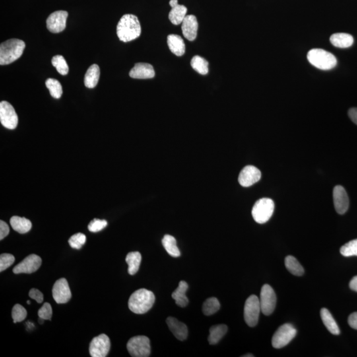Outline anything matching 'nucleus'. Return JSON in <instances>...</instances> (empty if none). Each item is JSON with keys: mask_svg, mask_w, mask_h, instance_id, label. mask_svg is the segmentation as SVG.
Masks as SVG:
<instances>
[{"mask_svg": "<svg viewBox=\"0 0 357 357\" xmlns=\"http://www.w3.org/2000/svg\"><path fill=\"white\" fill-rule=\"evenodd\" d=\"M139 20L135 15L126 14L120 20L117 27V34L119 40L128 43L135 40L141 34Z\"/></svg>", "mask_w": 357, "mask_h": 357, "instance_id": "obj_1", "label": "nucleus"}, {"mask_svg": "<svg viewBox=\"0 0 357 357\" xmlns=\"http://www.w3.org/2000/svg\"><path fill=\"white\" fill-rule=\"evenodd\" d=\"M155 299V295L152 291L144 288L136 290L129 300L130 310L136 314H143L153 306Z\"/></svg>", "mask_w": 357, "mask_h": 357, "instance_id": "obj_2", "label": "nucleus"}, {"mask_svg": "<svg viewBox=\"0 0 357 357\" xmlns=\"http://www.w3.org/2000/svg\"><path fill=\"white\" fill-rule=\"evenodd\" d=\"M26 43L20 39H12L2 43L0 46V65H10L22 57Z\"/></svg>", "mask_w": 357, "mask_h": 357, "instance_id": "obj_3", "label": "nucleus"}, {"mask_svg": "<svg viewBox=\"0 0 357 357\" xmlns=\"http://www.w3.org/2000/svg\"><path fill=\"white\" fill-rule=\"evenodd\" d=\"M307 59L313 67L322 70L333 69L337 63L335 56L323 49H311L307 53Z\"/></svg>", "mask_w": 357, "mask_h": 357, "instance_id": "obj_4", "label": "nucleus"}, {"mask_svg": "<svg viewBox=\"0 0 357 357\" xmlns=\"http://www.w3.org/2000/svg\"><path fill=\"white\" fill-rule=\"evenodd\" d=\"M274 210L273 201L268 198H263L256 202L253 205L251 214L256 222L264 224L269 221L273 214Z\"/></svg>", "mask_w": 357, "mask_h": 357, "instance_id": "obj_5", "label": "nucleus"}, {"mask_svg": "<svg viewBox=\"0 0 357 357\" xmlns=\"http://www.w3.org/2000/svg\"><path fill=\"white\" fill-rule=\"evenodd\" d=\"M127 350L133 357H148L151 353L149 338L139 335L132 337L128 342Z\"/></svg>", "mask_w": 357, "mask_h": 357, "instance_id": "obj_6", "label": "nucleus"}, {"mask_svg": "<svg viewBox=\"0 0 357 357\" xmlns=\"http://www.w3.org/2000/svg\"><path fill=\"white\" fill-rule=\"evenodd\" d=\"M296 335V329L290 323L280 326L273 335L272 345L275 348H281L287 345Z\"/></svg>", "mask_w": 357, "mask_h": 357, "instance_id": "obj_7", "label": "nucleus"}, {"mask_svg": "<svg viewBox=\"0 0 357 357\" xmlns=\"http://www.w3.org/2000/svg\"><path fill=\"white\" fill-rule=\"evenodd\" d=\"M261 311L259 299L255 295H251L245 301L244 306V319L249 327H255L259 320Z\"/></svg>", "mask_w": 357, "mask_h": 357, "instance_id": "obj_8", "label": "nucleus"}, {"mask_svg": "<svg viewBox=\"0 0 357 357\" xmlns=\"http://www.w3.org/2000/svg\"><path fill=\"white\" fill-rule=\"evenodd\" d=\"M259 301L261 312L265 315H271L275 309L276 297L275 292L269 284H264L262 287Z\"/></svg>", "mask_w": 357, "mask_h": 357, "instance_id": "obj_9", "label": "nucleus"}, {"mask_svg": "<svg viewBox=\"0 0 357 357\" xmlns=\"http://www.w3.org/2000/svg\"><path fill=\"white\" fill-rule=\"evenodd\" d=\"M0 121L4 127L14 130L17 127L18 116L15 109L10 103H0Z\"/></svg>", "mask_w": 357, "mask_h": 357, "instance_id": "obj_10", "label": "nucleus"}, {"mask_svg": "<svg viewBox=\"0 0 357 357\" xmlns=\"http://www.w3.org/2000/svg\"><path fill=\"white\" fill-rule=\"evenodd\" d=\"M110 348L111 342L108 336L101 334L91 341L89 350L92 357H105L108 354Z\"/></svg>", "mask_w": 357, "mask_h": 357, "instance_id": "obj_11", "label": "nucleus"}, {"mask_svg": "<svg viewBox=\"0 0 357 357\" xmlns=\"http://www.w3.org/2000/svg\"><path fill=\"white\" fill-rule=\"evenodd\" d=\"M53 296L57 304H65L69 302L72 298V293L66 278H60L56 281L53 288Z\"/></svg>", "mask_w": 357, "mask_h": 357, "instance_id": "obj_12", "label": "nucleus"}, {"mask_svg": "<svg viewBox=\"0 0 357 357\" xmlns=\"http://www.w3.org/2000/svg\"><path fill=\"white\" fill-rule=\"evenodd\" d=\"M68 13L65 11H57L51 14L47 20V28L53 34L63 32L67 27Z\"/></svg>", "mask_w": 357, "mask_h": 357, "instance_id": "obj_13", "label": "nucleus"}, {"mask_svg": "<svg viewBox=\"0 0 357 357\" xmlns=\"http://www.w3.org/2000/svg\"><path fill=\"white\" fill-rule=\"evenodd\" d=\"M42 264V259L39 256L32 254L23 260L21 263L14 268L13 272L15 274H31L36 272Z\"/></svg>", "mask_w": 357, "mask_h": 357, "instance_id": "obj_14", "label": "nucleus"}, {"mask_svg": "<svg viewBox=\"0 0 357 357\" xmlns=\"http://www.w3.org/2000/svg\"><path fill=\"white\" fill-rule=\"evenodd\" d=\"M261 177L259 169L253 166H245L239 173L238 181L242 187H248L258 182Z\"/></svg>", "mask_w": 357, "mask_h": 357, "instance_id": "obj_15", "label": "nucleus"}, {"mask_svg": "<svg viewBox=\"0 0 357 357\" xmlns=\"http://www.w3.org/2000/svg\"><path fill=\"white\" fill-rule=\"evenodd\" d=\"M334 206L338 214H343L347 211L349 200L345 189L340 185L334 187L333 192Z\"/></svg>", "mask_w": 357, "mask_h": 357, "instance_id": "obj_16", "label": "nucleus"}, {"mask_svg": "<svg viewBox=\"0 0 357 357\" xmlns=\"http://www.w3.org/2000/svg\"><path fill=\"white\" fill-rule=\"evenodd\" d=\"M181 24L183 36L190 41L195 40L197 38L199 28L197 18L193 15L186 16Z\"/></svg>", "mask_w": 357, "mask_h": 357, "instance_id": "obj_17", "label": "nucleus"}, {"mask_svg": "<svg viewBox=\"0 0 357 357\" xmlns=\"http://www.w3.org/2000/svg\"><path fill=\"white\" fill-rule=\"evenodd\" d=\"M129 76L135 79H151L155 76V71L149 64L137 63L130 72Z\"/></svg>", "mask_w": 357, "mask_h": 357, "instance_id": "obj_18", "label": "nucleus"}, {"mask_svg": "<svg viewBox=\"0 0 357 357\" xmlns=\"http://www.w3.org/2000/svg\"><path fill=\"white\" fill-rule=\"evenodd\" d=\"M166 323L170 331L177 339L184 340L187 339L188 328L184 323L173 317H168Z\"/></svg>", "mask_w": 357, "mask_h": 357, "instance_id": "obj_19", "label": "nucleus"}, {"mask_svg": "<svg viewBox=\"0 0 357 357\" xmlns=\"http://www.w3.org/2000/svg\"><path fill=\"white\" fill-rule=\"evenodd\" d=\"M189 285L184 280L179 282L178 287L172 293V298L174 299L177 306L181 307H186L189 304V299L186 296V292Z\"/></svg>", "mask_w": 357, "mask_h": 357, "instance_id": "obj_20", "label": "nucleus"}, {"mask_svg": "<svg viewBox=\"0 0 357 357\" xmlns=\"http://www.w3.org/2000/svg\"><path fill=\"white\" fill-rule=\"evenodd\" d=\"M168 45L171 53L177 57H181L185 54V45L184 41L177 35H170L168 37Z\"/></svg>", "mask_w": 357, "mask_h": 357, "instance_id": "obj_21", "label": "nucleus"}, {"mask_svg": "<svg viewBox=\"0 0 357 357\" xmlns=\"http://www.w3.org/2000/svg\"><path fill=\"white\" fill-rule=\"evenodd\" d=\"M330 42L334 47L346 49L351 47L354 43L353 37L349 34H335L330 37Z\"/></svg>", "mask_w": 357, "mask_h": 357, "instance_id": "obj_22", "label": "nucleus"}, {"mask_svg": "<svg viewBox=\"0 0 357 357\" xmlns=\"http://www.w3.org/2000/svg\"><path fill=\"white\" fill-rule=\"evenodd\" d=\"M320 315L321 320H322L326 328L329 330L330 333L333 334V335H339V326L337 325V322L334 319L333 317L332 316L330 311L327 308L323 307L321 309Z\"/></svg>", "mask_w": 357, "mask_h": 357, "instance_id": "obj_23", "label": "nucleus"}, {"mask_svg": "<svg viewBox=\"0 0 357 357\" xmlns=\"http://www.w3.org/2000/svg\"><path fill=\"white\" fill-rule=\"evenodd\" d=\"M100 69L98 65H93L87 70L84 84L88 88H94L98 85L100 80Z\"/></svg>", "mask_w": 357, "mask_h": 357, "instance_id": "obj_24", "label": "nucleus"}, {"mask_svg": "<svg viewBox=\"0 0 357 357\" xmlns=\"http://www.w3.org/2000/svg\"><path fill=\"white\" fill-rule=\"evenodd\" d=\"M10 224L14 230L20 234H26L30 232L32 228V223L26 218L13 216L10 219Z\"/></svg>", "mask_w": 357, "mask_h": 357, "instance_id": "obj_25", "label": "nucleus"}, {"mask_svg": "<svg viewBox=\"0 0 357 357\" xmlns=\"http://www.w3.org/2000/svg\"><path fill=\"white\" fill-rule=\"evenodd\" d=\"M228 331V327L224 324L212 326L210 328L208 342L210 344H216L221 340Z\"/></svg>", "mask_w": 357, "mask_h": 357, "instance_id": "obj_26", "label": "nucleus"}, {"mask_svg": "<svg viewBox=\"0 0 357 357\" xmlns=\"http://www.w3.org/2000/svg\"><path fill=\"white\" fill-rule=\"evenodd\" d=\"M141 261L142 255L138 251H134V252L128 253L127 257H126V262H127L128 266H129L128 272L131 275H134L138 271Z\"/></svg>", "mask_w": 357, "mask_h": 357, "instance_id": "obj_27", "label": "nucleus"}, {"mask_svg": "<svg viewBox=\"0 0 357 357\" xmlns=\"http://www.w3.org/2000/svg\"><path fill=\"white\" fill-rule=\"evenodd\" d=\"M162 245L168 254L173 257H179L181 255L180 251L177 246L176 239L170 235H165L162 239Z\"/></svg>", "mask_w": 357, "mask_h": 357, "instance_id": "obj_28", "label": "nucleus"}, {"mask_svg": "<svg viewBox=\"0 0 357 357\" xmlns=\"http://www.w3.org/2000/svg\"><path fill=\"white\" fill-rule=\"evenodd\" d=\"M187 8L184 6L177 5L171 9L169 14L170 22L175 26L182 24L183 21L186 17Z\"/></svg>", "mask_w": 357, "mask_h": 357, "instance_id": "obj_29", "label": "nucleus"}, {"mask_svg": "<svg viewBox=\"0 0 357 357\" xmlns=\"http://www.w3.org/2000/svg\"><path fill=\"white\" fill-rule=\"evenodd\" d=\"M286 269L292 274L296 276H302L304 273V269L298 260L293 256L288 255L284 261Z\"/></svg>", "mask_w": 357, "mask_h": 357, "instance_id": "obj_30", "label": "nucleus"}, {"mask_svg": "<svg viewBox=\"0 0 357 357\" xmlns=\"http://www.w3.org/2000/svg\"><path fill=\"white\" fill-rule=\"evenodd\" d=\"M191 65L195 71L201 75H206L208 73V63L200 56H195L192 59Z\"/></svg>", "mask_w": 357, "mask_h": 357, "instance_id": "obj_31", "label": "nucleus"}, {"mask_svg": "<svg viewBox=\"0 0 357 357\" xmlns=\"http://www.w3.org/2000/svg\"><path fill=\"white\" fill-rule=\"evenodd\" d=\"M220 308V304L215 297L208 298L203 305V312L204 315H211L217 312Z\"/></svg>", "mask_w": 357, "mask_h": 357, "instance_id": "obj_32", "label": "nucleus"}, {"mask_svg": "<svg viewBox=\"0 0 357 357\" xmlns=\"http://www.w3.org/2000/svg\"><path fill=\"white\" fill-rule=\"evenodd\" d=\"M45 84H46L47 88L49 89L51 96L53 98L55 99L61 98L62 95H63V88H62L61 83L57 80L49 78L45 82Z\"/></svg>", "mask_w": 357, "mask_h": 357, "instance_id": "obj_33", "label": "nucleus"}, {"mask_svg": "<svg viewBox=\"0 0 357 357\" xmlns=\"http://www.w3.org/2000/svg\"><path fill=\"white\" fill-rule=\"evenodd\" d=\"M52 65L56 68L60 74L63 76L67 75L69 68L65 58L61 55L55 56L52 59Z\"/></svg>", "mask_w": 357, "mask_h": 357, "instance_id": "obj_34", "label": "nucleus"}, {"mask_svg": "<svg viewBox=\"0 0 357 357\" xmlns=\"http://www.w3.org/2000/svg\"><path fill=\"white\" fill-rule=\"evenodd\" d=\"M340 252L344 257L357 256V239L350 241L340 247Z\"/></svg>", "mask_w": 357, "mask_h": 357, "instance_id": "obj_35", "label": "nucleus"}, {"mask_svg": "<svg viewBox=\"0 0 357 357\" xmlns=\"http://www.w3.org/2000/svg\"><path fill=\"white\" fill-rule=\"evenodd\" d=\"M12 314L14 323H16L24 321L26 318L28 312H27L26 309L22 305L16 304L12 309Z\"/></svg>", "mask_w": 357, "mask_h": 357, "instance_id": "obj_36", "label": "nucleus"}, {"mask_svg": "<svg viewBox=\"0 0 357 357\" xmlns=\"http://www.w3.org/2000/svg\"><path fill=\"white\" fill-rule=\"evenodd\" d=\"M86 241V236L82 233H78L73 235L68 240V243L72 248L76 249H81L82 246L85 244Z\"/></svg>", "mask_w": 357, "mask_h": 357, "instance_id": "obj_37", "label": "nucleus"}, {"mask_svg": "<svg viewBox=\"0 0 357 357\" xmlns=\"http://www.w3.org/2000/svg\"><path fill=\"white\" fill-rule=\"evenodd\" d=\"M15 262V257L10 253H3L0 255V272L5 271Z\"/></svg>", "mask_w": 357, "mask_h": 357, "instance_id": "obj_38", "label": "nucleus"}, {"mask_svg": "<svg viewBox=\"0 0 357 357\" xmlns=\"http://www.w3.org/2000/svg\"><path fill=\"white\" fill-rule=\"evenodd\" d=\"M107 226V222L105 220L94 219L88 226L89 230L92 232H98Z\"/></svg>", "mask_w": 357, "mask_h": 357, "instance_id": "obj_39", "label": "nucleus"}, {"mask_svg": "<svg viewBox=\"0 0 357 357\" xmlns=\"http://www.w3.org/2000/svg\"><path fill=\"white\" fill-rule=\"evenodd\" d=\"M39 317L45 319V320H51L52 315H53V309L49 303H45L43 306L39 309L38 311Z\"/></svg>", "mask_w": 357, "mask_h": 357, "instance_id": "obj_40", "label": "nucleus"}, {"mask_svg": "<svg viewBox=\"0 0 357 357\" xmlns=\"http://www.w3.org/2000/svg\"><path fill=\"white\" fill-rule=\"evenodd\" d=\"M29 295H30L31 298L36 300L39 304H41V303L43 302L44 296H43V293L41 292L40 290L36 289V288H32V289L30 291Z\"/></svg>", "mask_w": 357, "mask_h": 357, "instance_id": "obj_41", "label": "nucleus"}, {"mask_svg": "<svg viewBox=\"0 0 357 357\" xmlns=\"http://www.w3.org/2000/svg\"><path fill=\"white\" fill-rule=\"evenodd\" d=\"M9 226L5 222L1 220L0 221V239L2 240V239L5 238L9 234Z\"/></svg>", "mask_w": 357, "mask_h": 357, "instance_id": "obj_42", "label": "nucleus"}, {"mask_svg": "<svg viewBox=\"0 0 357 357\" xmlns=\"http://www.w3.org/2000/svg\"><path fill=\"white\" fill-rule=\"evenodd\" d=\"M348 323L352 328L357 329V312L351 313L348 318Z\"/></svg>", "mask_w": 357, "mask_h": 357, "instance_id": "obj_43", "label": "nucleus"}, {"mask_svg": "<svg viewBox=\"0 0 357 357\" xmlns=\"http://www.w3.org/2000/svg\"><path fill=\"white\" fill-rule=\"evenodd\" d=\"M348 115L351 121L357 125V108L350 109Z\"/></svg>", "mask_w": 357, "mask_h": 357, "instance_id": "obj_44", "label": "nucleus"}, {"mask_svg": "<svg viewBox=\"0 0 357 357\" xmlns=\"http://www.w3.org/2000/svg\"><path fill=\"white\" fill-rule=\"evenodd\" d=\"M349 286L350 289L357 292V275L354 276V277L352 278L351 280H350Z\"/></svg>", "mask_w": 357, "mask_h": 357, "instance_id": "obj_45", "label": "nucleus"}, {"mask_svg": "<svg viewBox=\"0 0 357 357\" xmlns=\"http://www.w3.org/2000/svg\"><path fill=\"white\" fill-rule=\"evenodd\" d=\"M170 5L171 8H174L175 6L179 5L178 0H170Z\"/></svg>", "mask_w": 357, "mask_h": 357, "instance_id": "obj_46", "label": "nucleus"}, {"mask_svg": "<svg viewBox=\"0 0 357 357\" xmlns=\"http://www.w3.org/2000/svg\"><path fill=\"white\" fill-rule=\"evenodd\" d=\"M45 320V319L41 318V317H39V323L43 324V323H44Z\"/></svg>", "mask_w": 357, "mask_h": 357, "instance_id": "obj_47", "label": "nucleus"}, {"mask_svg": "<svg viewBox=\"0 0 357 357\" xmlns=\"http://www.w3.org/2000/svg\"><path fill=\"white\" fill-rule=\"evenodd\" d=\"M243 356H244V357H249V356L253 357V356H254V355H253V354H246V355H243Z\"/></svg>", "mask_w": 357, "mask_h": 357, "instance_id": "obj_48", "label": "nucleus"}, {"mask_svg": "<svg viewBox=\"0 0 357 357\" xmlns=\"http://www.w3.org/2000/svg\"><path fill=\"white\" fill-rule=\"evenodd\" d=\"M31 304L30 301V300H28V304Z\"/></svg>", "mask_w": 357, "mask_h": 357, "instance_id": "obj_49", "label": "nucleus"}]
</instances>
